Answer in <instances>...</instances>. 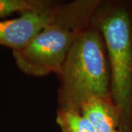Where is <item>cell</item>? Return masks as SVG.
Here are the masks:
<instances>
[{
  "mask_svg": "<svg viewBox=\"0 0 132 132\" xmlns=\"http://www.w3.org/2000/svg\"><path fill=\"white\" fill-rule=\"evenodd\" d=\"M114 132H132L131 131H125V130H121V129H118L117 131H115Z\"/></svg>",
  "mask_w": 132,
  "mask_h": 132,
  "instance_id": "obj_8",
  "label": "cell"
},
{
  "mask_svg": "<svg viewBox=\"0 0 132 132\" xmlns=\"http://www.w3.org/2000/svg\"><path fill=\"white\" fill-rule=\"evenodd\" d=\"M56 122L61 132H95L91 123L74 106H60Z\"/></svg>",
  "mask_w": 132,
  "mask_h": 132,
  "instance_id": "obj_6",
  "label": "cell"
},
{
  "mask_svg": "<svg viewBox=\"0 0 132 132\" xmlns=\"http://www.w3.org/2000/svg\"><path fill=\"white\" fill-rule=\"evenodd\" d=\"M58 76L60 106L78 109L90 96L112 98L105 43L99 29L87 28L78 35Z\"/></svg>",
  "mask_w": 132,
  "mask_h": 132,
  "instance_id": "obj_2",
  "label": "cell"
},
{
  "mask_svg": "<svg viewBox=\"0 0 132 132\" xmlns=\"http://www.w3.org/2000/svg\"><path fill=\"white\" fill-rule=\"evenodd\" d=\"M78 109L95 132H114L120 126V114L112 98L90 96L81 101Z\"/></svg>",
  "mask_w": 132,
  "mask_h": 132,
  "instance_id": "obj_5",
  "label": "cell"
},
{
  "mask_svg": "<svg viewBox=\"0 0 132 132\" xmlns=\"http://www.w3.org/2000/svg\"><path fill=\"white\" fill-rule=\"evenodd\" d=\"M57 7L54 5L0 21V45L12 48L13 51L24 48L52 21Z\"/></svg>",
  "mask_w": 132,
  "mask_h": 132,
  "instance_id": "obj_4",
  "label": "cell"
},
{
  "mask_svg": "<svg viewBox=\"0 0 132 132\" xmlns=\"http://www.w3.org/2000/svg\"><path fill=\"white\" fill-rule=\"evenodd\" d=\"M98 27L108 52L111 96L120 114L118 129L132 130V19L126 5L100 12Z\"/></svg>",
  "mask_w": 132,
  "mask_h": 132,
  "instance_id": "obj_3",
  "label": "cell"
},
{
  "mask_svg": "<svg viewBox=\"0 0 132 132\" xmlns=\"http://www.w3.org/2000/svg\"><path fill=\"white\" fill-rule=\"evenodd\" d=\"M55 5L49 1L43 0H0V18L14 13L38 11Z\"/></svg>",
  "mask_w": 132,
  "mask_h": 132,
  "instance_id": "obj_7",
  "label": "cell"
},
{
  "mask_svg": "<svg viewBox=\"0 0 132 132\" xmlns=\"http://www.w3.org/2000/svg\"><path fill=\"white\" fill-rule=\"evenodd\" d=\"M100 4L97 0H77L58 6L52 21L27 46L13 51L18 68L33 76L58 75L72 44Z\"/></svg>",
  "mask_w": 132,
  "mask_h": 132,
  "instance_id": "obj_1",
  "label": "cell"
}]
</instances>
